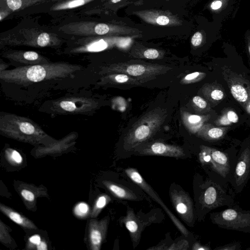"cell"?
I'll use <instances>...</instances> for the list:
<instances>
[{"label":"cell","mask_w":250,"mask_h":250,"mask_svg":"<svg viewBox=\"0 0 250 250\" xmlns=\"http://www.w3.org/2000/svg\"><path fill=\"white\" fill-rule=\"evenodd\" d=\"M210 219L221 229L250 233V210L243 209L236 203L223 210L210 213Z\"/></svg>","instance_id":"cell-5"},{"label":"cell","mask_w":250,"mask_h":250,"mask_svg":"<svg viewBox=\"0 0 250 250\" xmlns=\"http://www.w3.org/2000/svg\"><path fill=\"white\" fill-rule=\"evenodd\" d=\"M13 60L28 65L49 63L46 60L41 57L34 51H25L20 54H11L9 57Z\"/></svg>","instance_id":"cell-16"},{"label":"cell","mask_w":250,"mask_h":250,"mask_svg":"<svg viewBox=\"0 0 250 250\" xmlns=\"http://www.w3.org/2000/svg\"><path fill=\"white\" fill-rule=\"evenodd\" d=\"M247 112L250 114V101L244 106Z\"/></svg>","instance_id":"cell-42"},{"label":"cell","mask_w":250,"mask_h":250,"mask_svg":"<svg viewBox=\"0 0 250 250\" xmlns=\"http://www.w3.org/2000/svg\"><path fill=\"white\" fill-rule=\"evenodd\" d=\"M207 95L210 101L218 103L225 97L223 88L219 84H212L208 88Z\"/></svg>","instance_id":"cell-21"},{"label":"cell","mask_w":250,"mask_h":250,"mask_svg":"<svg viewBox=\"0 0 250 250\" xmlns=\"http://www.w3.org/2000/svg\"><path fill=\"white\" fill-rule=\"evenodd\" d=\"M115 79L118 83H125L128 80V77L125 74H119L115 76Z\"/></svg>","instance_id":"cell-39"},{"label":"cell","mask_w":250,"mask_h":250,"mask_svg":"<svg viewBox=\"0 0 250 250\" xmlns=\"http://www.w3.org/2000/svg\"><path fill=\"white\" fill-rule=\"evenodd\" d=\"M143 155H158L175 158L185 156L183 149L179 146L169 145L161 142H155L138 151Z\"/></svg>","instance_id":"cell-11"},{"label":"cell","mask_w":250,"mask_h":250,"mask_svg":"<svg viewBox=\"0 0 250 250\" xmlns=\"http://www.w3.org/2000/svg\"><path fill=\"white\" fill-rule=\"evenodd\" d=\"M249 53L250 55V43L249 44Z\"/></svg>","instance_id":"cell-44"},{"label":"cell","mask_w":250,"mask_h":250,"mask_svg":"<svg viewBox=\"0 0 250 250\" xmlns=\"http://www.w3.org/2000/svg\"><path fill=\"white\" fill-rule=\"evenodd\" d=\"M237 154L234 150L222 151L202 145L200 146L199 160L202 165L206 166L210 178L228 188Z\"/></svg>","instance_id":"cell-2"},{"label":"cell","mask_w":250,"mask_h":250,"mask_svg":"<svg viewBox=\"0 0 250 250\" xmlns=\"http://www.w3.org/2000/svg\"><path fill=\"white\" fill-rule=\"evenodd\" d=\"M29 242L35 245L37 247V249L39 250H47V246L44 241L41 240V237L38 234H35L29 239Z\"/></svg>","instance_id":"cell-27"},{"label":"cell","mask_w":250,"mask_h":250,"mask_svg":"<svg viewBox=\"0 0 250 250\" xmlns=\"http://www.w3.org/2000/svg\"><path fill=\"white\" fill-rule=\"evenodd\" d=\"M241 246L239 242L229 243L224 246L217 247L214 250H240Z\"/></svg>","instance_id":"cell-30"},{"label":"cell","mask_w":250,"mask_h":250,"mask_svg":"<svg viewBox=\"0 0 250 250\" xmlns=\"http://www.w3.org/2000/svg\"><path fill=\"white\" fill-rule=\"evenodd\" d=\"M159 55L158 51L153 48L147 49L144 52V57L149 59H156L159 57Z\"/></svg>","instance_id":"cell-35"},{"label":"cell","mask_w":250,"mask_h":250,"mask_svg":"<svg viewBox=\"0 0 250 250\" xmlns=\"http://www.w3.org/2000/svg\"><path fill=\"white\" fill-rule=\"evenodd\" d=\"M107 225V220L104 219L94 224L90 230L89 238L92 249L99 250L105 237Z\"/></svg>","instance_id":"cell-13"},{"label":"cell","mask_w":250,"mask_h":250,"mask_svg":"<svg viewBox=\"0 0 250 250\" xmlns=\"http://www.w3.org/2000/svg\"><path fill=\"white\" fill-rule=\"evenodd\" d=\"M125 172L130 179L140 187L149 195L152 199L161 206L181 232L184 235L188 236L189 233L188 229L168 208L159 196H157L155 191L145 181L139 171L134 168L130 167L125 169Z\"/></svg>","instance_id":"cell-7"},{"label":"cell","mask_w":250,"mask_h":250,"mask_svg":"<svg viewBox=\"0 0 250 250\" xmlns=\"http://www.w3.org/2000/svg\"><path fill=\"white\" fill-rule=\"evenodd\" d=\"M224 75L232 95L244 107L250 101V85L246 87L245 83L247 82L242 77L228 69L224 70Z\"/></svg>","instance_id":"cell-10"},{"label":"cell","mask_w":250,"mask_h":250,"mask_svg":"<svg viewBox=\"0 0 250 250\" xmlns=\"http://www.w3.org/2000/svg\"><path fill=\"white\" fill-rule=\"evenodd\" d=\"M110 0L113 3H116L121 1L122 0Z\"/></svg>","instance_id":"cell-43"},{"label":"cell","mask_w":250,"mask_h":250,"mask_svg":"<svg viewBox=\"0 0 250 250\" xmlns=\"http://www.w3.org/2000/svg\"><path fill=\"white\" fill-rule=\"evenodd\" d=\"M202 40L203 35L202 33L199 31H197L192 36L191 39V43L194 46H198L201 44Z\"/></svg>","instance_id":"cell-33"},{"label":"cell","mask_w":250,"mask_h":250,"mask_svg":"<svg viewBox=\"0 0 250 250\" xmlns=\"http://www.w3.org/2000/svg\"><path fill=\"white\" fill-rule=\"evenodd\" d=\"M110 201V198L107 195L100 196L95 203L94 214H98Z\"/></svg>","instance_id":"cell-23"},{"label":"cell","mask_w":250,"mask_h":250,"mask_svg":"<svg viewBox=\"0 0 250 250\" xmlns=\"http://www.w3.org/2000/svg\"><path fill=\"white\" fill-rule=\"evenodd\" d=\"M80 69L78 65L67 63L49 62L1 70L0 78L5 82L21 84L65 78Z\"/></svg>","instance_id":"cell-1"},{"label":"cell","mask_w":250,"mask_h":250,"mask_svg":"<svg viewBox=\"0 0 250 250\" xmlns=\"http://www.w3.org/2000/svg\"><path fill=\"white\" fill-rule=\"evenodd\" d=\"M229 129L226 126H215L208 125L202 131L203 137L210 141H216L224 138Z\"/></svg>","instance_id":"cell-17"},{"label":"cell","mask_w":250,"mask_h":250,"mask_svg":"<svg viewBox=\"0 0 250 250\" xmlns=\"http://www.w3.org/2000/svg\"><path fill=\"white\" fill-rule=\"evenodd\" d=\"M192 250H209L210 248L208 246L202 245L200 243L195 242L191 248Z\"/></svg>","instance_id":"cell-37"},{"label":"cell","mask_w":250,"mask_h":250,"mask_svg":"<svg viewBox=\"0 0 250 250\" xmlns=\"http://www.w3.org/2000/svg\"><path fill=\"white\" fill-rule=\"evenodd\" d=\"M145 71V67L140 64H133L127 67V73L131 76H138L142 75Z\"/></svg>","instance_id":"cell-26"},{"label":"cell","mask_w":250,"mask_h":250,"mask_svg":"<svg viewBox=\"0 0 250 250\" xmlns=\"http://www.w3.org/2000/svg\"><path fill=\"white\" fill-rule=\"evenodd\" d=\"M78 100H65L61 101L59 103V106L60 108L63 111L74 112H78L81 110L83 108L82 106H77L76 104L77 103Z\"/></svg>","instance_id":"cell-22"},{"label":"cell","mask_w":250,"mask_h":250,"mask_svg":"<svg viewBox=\"0 0 250 250\" xmlns=\"http://www.w3.org/2000/svg\"><path fill=\"white\" fill-rule=\"evenodd\" d=\"M88 211V206L87 204L83 202L78 204L74 208L75 214L80 217L85 216Z\"/></svg>","instance_id":"cell-28"},{"label":"cell","mask_w":250,"mask_h":250,"mask_svg":"<svg viewBox=\"0 0 250 250\" xmlns=\"http://www.w3.org/2000/svg\"><path fill=\"white\" fill-rule=\"evenodd\" d=\"M133 13L145 22L155 25L176 26L183 24L182 21L168 11L147 9Z\"/></svg>","instance_id":"cell-9"},{"label":"cell","mask_w":250,"mask_h":250,"mask_svg":"<svg viewBox=\"0 0 250 250\" xmlns=\"http://www.w3.org/2000/svg\"><path fill=\"white\" fill-rule=\"evenodd\" d=\"M203 117L198 115H191L188 118V121L192 124H200L203 120Z\"/></svg>","instance_id":"cell-38"},{"label":"cell","mask_w":250,"mask_h":250,"mask_svg":"<svg viewBox=\"0 0 250 250\" xmlns=\"http://www.w3.org/2000/svg\"><path fill=\"white\" fill-rule=\"evenodd\" d=\"M6 155L8 160L13 163L20 164L22 162V158L20 153L16 150L7 149Z\"/></svg>","instance_id":"cell-25"},{"label":"cell","mask_w":250,"mask_h":250,"mask_svg":"<svg viewBox=\"0 0 250 250\" xmlns=\"http://www.w3.org/2000/svg\"><path fill=\"white\" fill-rule=\"evenodd\" d=\"M192 101L194 104L200 109H206L207 107L208 103L200 96H196L193 97Z\"/></svg>","instance_id":"cell-34"},{"label":"cell","mask_w":250,"mask_h":250,"mask_svg":"<svg viewBox=\"0 0 250 250\" xmlns=\"http://www.w3.org/2000/svg\"><path fill=\"white\" fill-rule=\"evenodd\" d=\"M239 117L236 112L232 110L224 111L215 122V124L219 126H226L237 123Z\"/></svg>","instance_id":"cell-20"},{"label":"cell","mask_w":250,"mask_h":250,"mask_svg":"<svg viewBox=\"0 0 250 250\" xmlns=\"http://www.w3.org/2000/svg\"><path fill=\"white\" fill-rule=\"evenodd\" d=\"M121 220L129 231L134 247H136L140 241L143 230V226L140 220L134 210L128 208L126 215Z\"/></svg>","instance_id":"cell-12"},{"label":"cell","mask_w":250,"mask_h":250,"mask_svg":"<svg viewBox=\"0 0 250 250\" xmlns=\"http://www.w3.org/2000/svg\"><path fill=\"white\" fill-rule=\"evenodd\" d=\"M200 73L198 72H194L187 75L185 79L187 80H191L193 79H195V78L198 77L200 75Z\"/></svg>","instance_id":"cell-41"},{"label":"cell","mask_w":250,"mask_h":250,"mask_svg":"<svg viewBox=\"0 0 250 250\" xmlns=\"http://www.w3.org/2000/svg\"><path fill=\"white\" fill-rule=\"evenodd\" d=\"M104 185L108 190L117 198L130 201L139 200L136 194L128 188L115 183L106 181Z\"/></svg>","instance_id":"cell-14"},{"label":"cell","mask_w":250,"mask_h":250,"mask_svg":"<svg viewBox=\"0 0 250 250\" xmlns=\"http://www.w3.org/2000/svg\"><path fill=\"white\" fill-rule=\"evenodd\" d=\"M172 204L180 217L192 226L195 220V211L192 200L183 189H172L169 192Z\"/></svg>","instance_id":"cell-8"},{"label":"cell","mask_w":250,"mask_h":250,"mask_svg":"<svg viewBox=\"0 0 250 250\" xmlns=\"http://www.w3.org/2000/svg\"><path fill=\"white\" fill-rule=\"evenodd\" d=\"M150 129L146 125H143L138 127L131 138L127 142V148H132L134 146L146 140L150 134Z\"/></svg>","instance_id":"cell-19"},{"label":"cell","mask_w":250,"mask_h":250,"mask_svg":"<svg viewBox=\"0 0 250 250\" xmlns=\"http://www.w3.org/2000/svg\"><path fill=\"white\" fill-rule=\"evenodd\" d=\"M0 209L3 213L17 224L30 229H36V226L32 222L21 216L16 211L12 210L2 204L0 206Z\"/></svg>","instance_id":"cell-18"},{"label":"cell","mask_w":250,"mask_h":250,"mask_svg":"<svg viewBox=\"0 0 250 250\" xmlns=\"http://www.w3.org/2000/svg\"><path fill=\"white\" fill-rule=\"evenodd\" d=\"M50 42V37L48 34L42 33L37 38V44L41 47L47 46Z\"/></svg>","instance_id":"cell-31"},{"label":"cell","mask_w":250,"mask_h":250,"mask_svg":"<svg viewBox=\"0 0 250 250\" xmlns=\"http://www.w3.org/2000/svg\"><path fill=\"white\" fill-rule=\"evenodd\" d=\"M21 195L24 199L29 202L33 201L35 199L34 194L27 189H22L21 191Z\"/></svg>","instance_id":"cell-36"},{"label":"cell","mask_w":250,"mask_h":250,"mask_svg":"<svg viewBox=\"0 0 250 250\" xmlns=\"http://www.w3.org/2000/svg\"><path fill=\"white\" fill-rule=\"evenodd\" d=\"M189 248L188 242L185 239L181 240L176 243H173L170 246L167 248V250H186Z\"/></svg>","instance_id":"cell-29"},{"label":"cell","mask_w":250,"mask_h":250,"mask_svg":"<svg viewBox=\"0 0 250 250\" xmlns=\"http://www.w3.org/2000/svg\"><path fill=\"white\" fill-rule=\"evenodd\" d=\"M222 6V2L220 0L213 1L210 5V8L212 10H217L220 8Z\"/></svg>","instance_id":"cell-40"},{"label":"cell","mask_w":250,"mask_h":250,"mask_svg":"<svg viewBox=\"0 0 250 250\" xmlns=\"http://www.w3.org/2000/svg\"><path fill=\"white\" fill-rule=\"evenodd\" d=\"M0 130L9 137L23 140H38L47 136L32 120L9 113L0 116Z\"/></svg>","instance_id":"cell-4"},{"label":"cell","mask_w":250,"mask_h":250,"mask_svg":"<svg viewBox=\"0 0 250 250\" xmlns=\"http://www.w3.org/2000/svg\"><path fill=\"white\" fill-rule=\"evenodd\" d=\"M95 32L99 35L109 33L119 35H128L139 32L138 30L129 27L120 25H109L105 23H99L94 28Z\"/></svg>","instance_id":"cell-15"},{"label":"cell","mask_w":250,"mask_h":250,"mask_svg":"<svg viewBox=\"0 0 250 250\" xmlns=\"http://www.w3.org/2000/svg\"><path fill=\"white\" fill-rule=\"evenodd\" d=\"M247 250H250V247L247 249Z\"/></svg>","instance_id":"cell-45"},{"label":"cell","mask_w":250,"mask_h":250,"mask_svg":"<svg viewBox=\"0 0 250 250\" xmlns=\"http://www.w3.org/2000/svg\"><path fill=\"white\" fill-rule=\"evenodd\" d=\"M228 188L210 178L199 183L197 201L200 219L215 208L231 207L235 203L233 189Z\"/></svg>","instance_id":"cell-3"},{"label":"cell","mask_w":250,"mask_h":250,"mask_svg":"<svg viewBox=\"0 0 250 250\" xmlns=\"http://www.w3.org/2000/svg\"><path fill=\"white\" fill-rule=\"evenodd\" d=\"M250 179V140L244 142L236 156L232 177L229 181L233 192H242Z\"/></svg>","instance_id":"cell-6"},{"label":"cell","mask_w":250,"mask_h":250,"mask_svg":"<svg viewBox=\"0 0 250 250\" xmlns=\"http://www.w3.org/2000/svg\"><path fill=\"white\" fill-rule=\"evenodd\" d=\"M6 4L9 8L13 11L20 9L22 7L21 0H6Z\"/></svg>","instance_id":"cell-32"},{"label":"cell","mask_w":250,"mask_h":250,"mask_svg":"<svg viewBox=\"0 0 250 250\" xmlns=\"http://www.w3.org/2000/svg\"><path fill=\"white\" fill-rule=\"evenodd\" d=\"M91 0H73L65 3L60 4L55 7V9H65L72 8L83 5Z\"/></svg>","instance_id":"cell-24"}]
</instances>
